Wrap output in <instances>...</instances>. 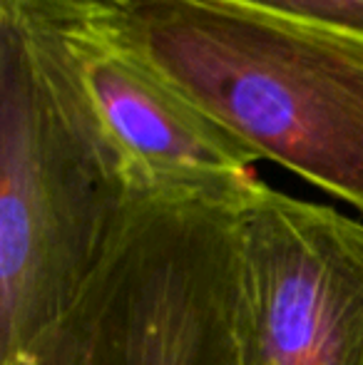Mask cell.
Here are the masks:
<instances>
[{"label":"cell","mask_w":363,"mask_h":365,"mask_svg":"<svg viewBox=\"0 0 363 365\" xmlns=\"http://www.w3.org/2000/svg\"><path fill=\"white\" fill-rule=\"evenodd\" d=\"M97 35L363 217V40L222 0H122Z\"/></svg>","instance_id":"2"},{"label":"cell","mask_w":363,"mask_h":365,"mask_svg":"<svg viewBox=\"0 0 363 365\" xmlns=\"http://www.w3.org/2000/svg\"><path fill=\"white\" fill-rule=\"evenodd\" d=\"M25 18L63 30H78L112 18L122 0H3Z\"/></svg>","instance_id":"7"},{"label":"cell","mask_w":363,"mask_h":365,"mask_svg":"<svg viewBox=\"0 0 363 365\" xmlns=\"http://www.w3.org/2000/svg\"><path fill=\"white\" fill-rule=\"evenodd\" d=\"M222 3L363 40V0H222Z\"/></svg>","instance_id":"6"},{"label":"cell","mask_w":363,"mask_h":365,"mask_svg":"<svg viewBox=\"0 0 363 365\" xmlns=\"http://www.w3.org/2000/svg\"><path fill=\"white\" fill-rule=\"evenodd\" d=\"M242 365H363V224L254 179L239 204Z\"/></svg>","instance_id":"4"},{"label":"cell","mask_w":363,"mask_h":365,"mask_svg":"<svg viewBox=\"0 0 363 365\" xmlns=\"http://www.w3.org/2000/svg\"><path fill=\"white\" fill-rule=\"evenodd\" d=\"M130 174L68 30L0 0V365H30L95 274Z\"/></svg>","instance_id":"1"},{"label":"cell","mask_w":363,"mask_h":365,"mask_svg":"<svg viewBox=\"0 0 363 365\" xmlns=\"http://www.w3.org/2000/svg\"><path fill=\"white\" fill-rule=\"evenodd\" d=\"M254 179L132 187L100 266L30 365H242L239 204Z\"/></svg>","instance_id":"3"},{"label":"cell","mask_w":363,"mask_h":365,"mask_svg":"<svg viewBox=\"0 0 363 365\" xmlns=\"http://www.w3.org/2000/svg\"><path fill=\"white\" fill-rule=\"evenodd\" d=\"M80 75L122 152L130 187L252 174L259 154L92 28L68 30Z\"/></svg>","instance_id":"5"}]
</instances>
